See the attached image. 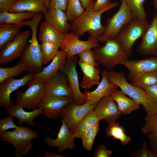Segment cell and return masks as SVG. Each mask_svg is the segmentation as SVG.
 I'll return each instance as SVG.
<instances>
[{"mask_svg":"<svg viewBox=\"0 0 157 157\" xmlns=\"http://www.w3.org/2000/svg\"><path fill=\"white\" fill-rule=\"evenodd\" d=\"M94 2L92 1L83 13L72 23L70 30L79 38L86 32L97 39L102 35L106 27L101 23L102 14L119 4L117 2H112L102 10L95 11L93 7Z\"/></svg>","mask_w":157,"mask_h":157,"instance_id":"obj_1","label":"cell"},{"mask_svg":"<svg viewBox=\"0 0 157 157\" xmlns=\"http://www.w3.org/2000/svg\"><path fill=\"white\" fill-rule=\"evenodd\" d=\"M127 78L124 72L108 71L109 81L116 84L126 95L142 105L146 115H152L157 114V102L152 100L145 90L128 82Z\"/></svg>","mask_w":157,"mask_h":157,"instance_id":"obj_2","label":"cell"},{"mask_svg":"<svg viewBox=\"0 0 157 157\" xmlns=\"http://www.w3.org/2000/svg\"><path fill=\"white\" fill-rule=\"evenodd\" d=\"M40 137L37 131L28 126H21L19 129L6 132L0 136V140L12 144L15 148V156L22 157L26 155L31 149L33 144V140Z\"/></svg>","mask_w":157,"mask_h":157,"instance_id":"obj_3","label":"cell"},{"mask_svg":"<svg viewBox=\"0 0 157 157\" xmlns=\"http://www.w3.org/2000/svg\"><path fill=\"white\" fill-rule=\"evenodd\" d=\"M92 50L97 63L108 71L113 70L119 62L130 57L114 39L108 40L104 44H99Z\"/></svg>","mask_w":157,"mask_h":157,"instance_id":"obj_4","label":"cell"},{"mask_svg":"<svg viewBox=\"0 0 157 157\" xmlns=\"http://www.w3.org/2000/svg\"><path fill=\"white\" fill-rule=\"evenodd\" d=\"M149 25L147 21L133 18L123 26L114 39L125 52L131 56L133 44L137 40L143 38Z\"/></svg>","mask_w":157,"mask_h":157,"instance_id":"obj_5","label":"cell"},{"mask_svg":"<svg viewBox=\"0 0 157 157\" xmlns=\"http://www.w3.org/2000/svg\"><path fill=\"white\" fill-rule=\"evenodd\" d=\"M26 85L28 87L26 90L17 93L15 104H19L24 108L35 109L38 108L44 96L45 83L33 77Z\"/></svg>","mask_w":157,"mask_h":157,"instance_id":"obj_6","label":"cell"},{"mask_svg":"<svg viewBox=\"0 0 157 157\" xmlns=\"http://www.w3.org/2000/svg\"><path fill=\"white\" fill-rule=\"evenodd\" d=\"M133 18L132 12L126 2L124 0H121L117 12L107 19L104 31L97 39L99 42L114 39L123 26Z\"/></svg>","mask_w":157,"mask_h":157,"instance_id":"obj_7","label":"cell"},{"mask_svg":"<svg viewBox=\"0 0 157 157\" xmlns=\"http://www.w3.org/2000/svg\"><path fill=\"white\" fill-rule=\"evenodd\" d=\"M31 38L29 45L26 46L22 53L19 61L22 63L27 69V72L38 73L43 70L41 50V44L38 42L37 36V28H31Z\"/></svg>","mask_w":157,"mask_h":157,"instance_id":"obj_8","label":"cell"},{"mask_svg":"<svg viewBox=\"0 0 157 157\" xmlns=\"http://www.w3.org/2000/svg\"><path fill=\"white\" fill-rule=\"evenodd\" d=\"M96 105L86 102L78 105L74 101L63 108L60 115L73 133L80 122L93 110Z\"/></svg>","mask_w":157,"mask_h":157,"instance_id":"obj_9","label":"cell"},{"mask_svg":"<svg viewBox=\"0 0 157 157\" xmlns=\"http://www.w3.org/2000/svg\"><path fill=\"white\" fill-rule=\"evenodd\" d=\"M74 33H66L61 49L66 52L67 59L72 58L83 51L92 49L99 46L97 38L90 35L87 40H81Z\"/></svg>","mask_w":157,"mask_h":157,"instance_id":"obj_10","label":"cell"},{"mask_svg":"<svg viewBox=\"0 0 157 157\" xmlns=\"http://www.w3.org/2000/svg\"><path fill=\"white\" fill-rule=\"evenodd\" d=\"M30 33L28 30L21 32L0 50L1 64L8 63L21 56L26 46Z\"/></svg>","mask_w":157,"mask_h":157,"instance_id":"obj_11","label":"cell"},{"mask_svg":"<svg viewBox=\"0 0 157 157\" xmlns=\"http://www.w3.org/2000/svg\"><path fill=\"white\" fill-rule=\"evenodd\" d=\"M77 61V55L71 59H67L59 71L67 77L72 92L74 101L78 105H81L86 102L84 95L79 89L78 75L76 69Z\"/></svg>","mask_w":157,"mask_h":157,"instance_id":"obj_12","label":"cell"},{"mask_svg":"<svg viewBox=\"0 0 157 157\" xmlns=\"http://www.w3.org/2000/svg\"><path fill=\"white\" fill-rule=\"evenodd\" d=\"M118 65H123L127 68L129 73L127 77L131 82L143 73L157 70V56L141 59L128 58L120 61Z\"/></svg>","mask_w":157,"mask_h":157,"instance_id":"obj_13","label":"cell"},{"mask_svg":"<svg viewBox=\"0 0 157 157\" xmlns=\"http://www.w3.org/2000/svg\"><path fill=\"white\" fill-rule=\"evenodd\" d=\"M34 73L30 72L22 78H10L2 82L0 85V106L5 108L13 105L10 98L11 94L21 87L26 85L33 78Z\"/></svg>","mask_w":157,"mask_h":157,"instance_id":"obj_14","label":"cell"},{"mask_svg":"<svg viewBox=\"0 0 157 157\" xmlns=\"http://www.w3.org/2000/svg\"><path fill=\"white\" fill-rule=\"evenodd\" d=\"M47 95L73 97L67 77L59 71L45 83L44 96Z\"/></svg>","mask_w":157,"mask_h":157,"instance_id":"obj_15","label":"cell"},{"mask_svg":"<svg viewBox=\"0 0 157 157\" xmlns=\"http://www.w3.org/2000/svg\"><path fill=\"white\" fill-rule=\"evenodd\" d=\"M74 101L73 97L53 95L44 96L38 108H42L45 116L49 119H56L63 108Z\"/></svg>","mask_w":157,"mask_h":157,"instance_id":"obj_16","label":"cell"},{"mask_svg":"<svg viewBox=\"0 0 157 157\" xmlns=\"http://www.w3.org/2000/svg\"><path fill=\"white\" fill-rule=\"evenodd\" d=\"M137 50L144 55L157 56V12L154 14L151 22Z\"/></svg>","mask_w":157,"mask_h":157,"instance_id":"obj_17","label":"cell"},{"mask_svg":"<svg viewBox=\"0 0 157 157\" xmlns=\"http://www.w3.org/2000/svg\"><path fill=\"white\" fill-rule=\"evenodd\" d=\"M93 111L100 121L104 120L108 124L115 122L122 115L117 103L110 95L102 98Z\"/></svg>","mask_w":157,"mask_h":157,"instance_id":"obj_18","label":"cell"},{"mask_svg":"<svg viewBox=\"0 0 157 157\" xmlns=\"http://www.w3.org/2000/svg\"><path fill=\"white\" fill-rule=\"evenodd\" d=\"M61 125L57 138L55 139L49 137H45L43 141L47 145L51 147H57L58 152L61 154L67 149L71 150L76 147L73 134L62 120Z\"/></svg>","mask_w":157,"mask_h":157,"instance_id":"obj_19","label":"cell"},{"mask_svg":"<svg viewBox=\"0 0 157 157\" xmlns=\"http://www.w3.org/2000/svg\"><path fill=\"white\" fill-rule=\"evenodd\" d=\"M102 78L97 88L92 92L85 91L83 94L85 102L97 104L104 97L110 95L118 88L116 84L110 82L108 79V71L103 70L101 72Z\"/></svg>","mask_w":157,"mask_h":157,"instance_id":"obj_20","label":"cell"},{"mask_svg":"<svg viewBox=\"0 0 157 157\" xmlns=\"http://www.w3.org/2000/svg\"><path fill=\"white\" fill-rule=\"evenodd\" d=\"M43 16L45 21L58 31L67 33L70 30L71 24L68 22L65 11L58 9H48Z\"/></svg>","mask_w":157,"mask_h":157,"instance_id":"obj_21","label":"cell"},{"mask_svg":"<svg viewBox=\"0 0 157 157\" xmlns=\"http://www.w3.org/2000/svg\"><path fill=\"white\" fill-rule=\"evenodd\" d=\"M23 108L20 105L16 104L5 109L7 114L19 119L18 123L20 126L24 122L31 126L35 125L33 122V119L38 116L44 114V110L41 108H38L29 112L25 111Z\"/></svg>","mask_w":157,"mask_h":157,"instance_id":"obj_22","label":"cell"},{"mask_svg":"<svg viewBox=\"0 0 157 157\" xmlns=\"http://www.w3.org/2000/svg\"><path fill=\"white\" fill-rule=\"evenodd\" d=\"M66 53L62 49L59 50L51 63L38 73H34L33 77L41 79L45 83L52 76L59 71L67 58Z\"/></svg>","mask_w":157,"mask_h":157,"instance_id":"obj_23","label":"cell"},{"mask_svg":"<svg viewBox=\"0 0 157 157\" xmlns=\"http://www.w3.org/2000/svg\"><path fill=\"white\" fill-rule=\"evenodd\" d=\"M65 34L58 31L44 21L41 24L38 39L42 42L53 43L61 49Z\"/></svg>","mask_w":157,"mask_h":157,"instance_id":"obj_24","label":"cell"},{"mask_svg":"<svg viewBox=\"0 0 157 157\" xmlns=\"http://www.w3.org/2000/svg\"><path fill=\"white\" fill-rule=\"evenodd\" d=\"M113 100L117 103L122 114L126 115L138 110L140 105L118 88L110 94Z\"/></svg>","mask_w":157,"mask_h":157,"instance_id":"obj_25","label":"cell"},{"mask_svg":"<svg viewBox=\"0 0 157 157\" xmlns=\"http://www.w3.org/2000/svg\"><path fill=\"white\" fill-rule=\"evenodd\" d=\"M77 64L83 74L81 87L85 89H90L93 85H98L100 82L99 69L79 60Z\"/></svg>","mask_w":157,"mask_h":157,"instance_id":"obj_26","label":"cell"},{"mask_svg":"<svg viewBox=\"0 0 157 157\" xmlns=\"http://www.w3.org/2000/svg\"><path fill=\"white\" fill-rule=\"evenodd\" d=\"M46 0H18L10 8V12H28L44 13L47 10L45 6Z\"/></svg>","mask_w":157,"mask_h":157,"instance_id":"obj_27","label":"cell"},{"mask_svg":"<svg viewBox=\"0 0 157 157\" xmlns=\"http://www.w3.org/2000/svg\"><path fill=\"white\" fill-rule=\"evenodd\" d=\"M35 13L23 12H10L8 11H0V24H15L20 28L24 26L22 22L24 20L32 19Z\"/></svg>","mask_w":157,"mask_h":157,"instance_id":"obj_28","label":"cell"},{"mask_svg":"<svg viewBox=\"0 0 157 157\" xmlns=\"http://www.w3.org/2000/svg\"><path fill=\"white\" fill-rule=\"evenodd\" d=\"M20 28L14 24H0V50L20 33Z\"/></svg>","mask_w":157,"mask_h":157,"instance_id":"obj_29","label":"cell"},{"mask_svg":"<svg viewBox=\"0 0 157 157\" xmlns=\"http://www.w3.org/2000/svg\"><path fill=\"white\" fill-rule=\"evenodd\" d=\"M105 132L107 136L112 137L114 139L119 140L121 144L124 146L131 140V137L126 134L124 128L116 122L108 124Z\"/></svg>","mask_w":157,"mask_h":157,"instance_id":"obj_30","label":"cell"},{"mask_svg":"<svg viewBox=\"0 0 157 157\" xmlns=\"http://www.w3.org/2000/svg\"><path fill=\"white\" fill-rule=\"evenodd\" d=\"M100 121L93 110L91 111L76 126L73 133L75 138H81L86 131L99 123Z\"/></svg>","mask_w":157,"mask_h":157,"instance_id":"obj_31","label":"cell"},{"mask_svg":"<svg viewBox=\"0 0 157 157\" xmlns=\"http://www.w3.org/2000/svg\"><path fill=\"white\" fill-rule=\"evenodd\" d=\"M132 85L144 90L157 83V70L143 73L131 82Z\"/></svg>","mask_w":157,"mask_h":157,"instance_id":"obj_32","label":"cell"},{"mask_svg":"<svg viewBox=\"0 0 157 157\" xmlns=\"http://www.w3.org/2000/svg\"><path fill=\"white\" fill-rule=\"evenodd\" d=\"M147 0H124L131 11L133 18L147 21V15L144 5Z\"/></svg>","mask_w":157,"mask_h":157,"instance_id":"obj_33","label":"cell"},{"mask_svg":"<svg viewBox=\"0 0 157 157\" xmlns=\"http://www.w3.org/2000/svg\"><path fill=\"white\" fill-rule=\"evenodd\" d=\"M79 0H68L66 13L68 21L73 22L84 12Z\"/></svg>","mask_w":157,"mask_h":157,"instance_id":"obj_34","label":"cell"},{"mask_svg":"<svg viewBox=\"0 0 157 157\" xmlns=\"http://www.w3.org/2000/svg\"><path fill=\"white\" fill-rule=\"evenodd\" d=\"M27 70L23 64L18 62L15 66L9 68L0 67V83L14 76H18Z\"/></svg>","mask_w":157,"mask_h":157,"instance_id":"obj_35","label":"cell"},{"mask_svg":"<svg viewBox=\"0 0 157 157\" xmlns=\"http://www.w3.org/2000/svg\"><path fill=\"white\" fill-rule=\"evenodd\" d=\"M59 48L58 45L52 42H42L41 50L43 64H47L52 60L58 51Z\"/></svg>","mask_w":157,"mask_h":157,"instance_id":"obj_36","label":"cell"},{"mask_svg":"<svg viewBox=\"0 0 157 157\" xmlns=\"http://www.w3.org/2000/svg\"><path fill=\"white\" fill-rule=\"evenodd\" d=\"M100 129L99 123L86 131L82 135L83 146L89 151H91L95 138Z\"/></svg>","mask_w":157,"mask_h":157,"instance_id":"obj_37","label":"cell"},{"mask_svg":"<svg viewBox=\"0 0 157 157\" xmlns=\"http://www.w3.org/2000/svg\"><path fill=\"white\" fill-rule=\"evenodd\" d=\"M145 123L141 128V131L145 135L157 132V113L152 115H146Z\"/></svg>","mask_w":157,"mask_h":157,"instance_id":"obj_38","label":"cell"},{"mask_svg":"<svg viewBox=\"0 0 157 157\" xmlns=\"http://www.w3.org/2000/svg\"><path fill=\"white\" fill-rule=\"evenodd\" d=\"M79 60L95 67H98L99 64L96 60L94 54L92 49H87L81 52L78 54Z\"/></svg>","mask_w":157,"mask_h":157,"instance_id":"obj_39","label":"cell"},{"mask_svg":"<svg viewBox=\"0 0 157 157\" xmlns=\"http://www.w3.org/2000/svg\"><path fill=\"white\" fill-rule=\"evenodd\" d=\"M132 157H157V155L152 150L148 148L146 141L142 144L141 148L133 151L130 155Z\"/></svg>","mask_w":157,"mask_h":157,"instance_id":"obj_40","label":"cell"},{"mask_svg":"<svg viewBox=\"0 0 157 157\" xmlns=\"http://www.w3.org/2000/svg\"><path fill=\"white\" fill-rule=\"evenodd\" d=\"M12 117L9 115L7 117L0 119V136L10 129H18L21 126H18L14 123Z\"/></svg>","mask_w":157,"mask_h":157,"instance_id":"obj_41","label":"cell"},{"mask_svg":"<svg viewBox=\"0 0 157 157\" xmlns=\"http://www.w3.org/2000/svg\"><path fill=\"white\" fill-rule=\"evenodd\" d=\"M68 2V0H49L48 9H58L65 11Z\"/></svg>","mask_w":157,"mask_h":157,"instance_id":"obj_42","label":"cell"},{"mask_svg":"<svg viewBox=\"0 0 157 157\" xmlns=\"http://www.w3.org/2000/svg\"><path fill=\"white\" fill-rule=\"evenodd\" d=\"M112 154L111 151L108 149L104 145L98 147L94 152V157H109Z\"/></svg>","mask_w":157,"mask_h":157,"instance_id":"obj_43","label":"cell"},{"mask_svg":"<svg viewBox=\"0 0 157 157\" xmlns=\"http://www.w3.org/2000/svg\"><path fill=\"white\" fill-rule=\"evenodd\" d=\"M147 135L151 150L157 155V132L149 133Z\"/></svg>","mask_w":157,"mask_h":157,"instance_id":"obj_44","label":"cell"},{"mask_svg":"<svg viewBox=\"0 0 157 157\" xmlns=\"http://www.w3.org/2000/svg\"><path fill=\"white\" fill-rule=\"evenodd\" d=\"M18 0H0V11H8Z\"/></svg>","mask_w":157,"mask_h":157,"instance_id":"obj_45","label":"cell"},{"mask_svg":"<svg viewBox=\"0 0 157 157\" xmlns=\"http://www.w3.org/2000/svg\"><path fill=\"white\" fill-rule=\"evenodd\" d=\"M144 90L152 100L157 102V83L145 88Z\"/></svg>","mask_w":157,"mask_h":157,"instance_id":"obj_46","label":"cell"},{"mask_svg":"<svg viewBox=\"0 0 157 157\" xmlns=\"http://www.w3.org/2000/svg\"><path fill=\"white\" fill-rule=\"evenodd\" d=\"M111 3V0H95L93 4V9L95 11H99Z\"/></svg>","mask_w":157,"mask_h":157,"instance_id":"obj_47","label":"cell"},{"mask_svg":"<svg viewBox=\"0 0 157 157\" xmlns=\"http://www.w3.org/2000/svg\"><path fill=\"white\" fill-rule=\"evenodd\" d=\"M44 157H64V156L57 154L53 151L50 153L47 150H45L44 152Z\"/></svg>","mask_w":157,"mask_h":157,"instance_id":"obj_48","label":"cell"},{"mask_svg":"<svg viewBox=\"0 0 157 157\" xmlns=\"http://www.w3.org/2000/svg\"><path fill=\"white\" fill-rule=\"evenodd\" d=\"M83 7L85 10L89 6L92 0H79Z\"/></svg>","mask_w":157,"mask_h":157,"instance_id":"obj_49","label":"cell"},{"mask_svg":"<svg viewBox=\"0 0 157 157\" xmlns=\"http://www.w3.org/2000/svg\"><path fill=\"white\" fill-rule=\"evenodd\" d=\"M153 4L156 12H157V0H154Z\"/></svg>","mask_w":157,"mask_h":157,"instance_id":"obj_50","label":"cell"},{"mask_svg":"<svg viewBox=\"0 0 157 157\" xmlns=\"http://www.w3.org/2000/svg\"><path fill=\"white\" fill-rule=\"evenodd\" d=\"M49 0H46L45 2V6L47 9H48L49 6Z\"/></svg>","mask_w":157,"mask_h":157,"instance_id":"obj_51","label":"cell"}]
</instances>
